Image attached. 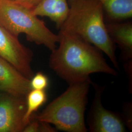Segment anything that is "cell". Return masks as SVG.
Here are the masks:
<instances>
[{
	"label": "cell",
	"instance_id": "9c48e42d",
	"mask_svg": "<svg viewBox=\"0 0 132 132\" xmlns=\"http://www.w3.org/2000/svg\"><path fill=\"white\" fill-rule=\"evenodd\" d=\"M109 36L121 50L125 61L132 60V23L131 21L106 23Z\"/></svg>",
	"mask_w": 132,
	"mask_h": 132
},
{
	"label": "cell",
	"instance_id": "3957f363",
	"mask_svg": "<svg viewBox=\"0 0 132 132\" xmlns=\"http://www.w3.org/2000/svg\"><path fill=\"white\" fill-rule=\"evenodd\" d=\"M92 80L69 84L60 95L54 99L38 114L32 117L67 132H86L85 112Z\"/></svg>",
	"mask_w": 132,
	"mask_h": 132
},
{
	"label": "cell",
	"instance_id": "6da1fadb",
	"mask_svg": "<svg viewBox=\"0 0 132 132\" xmlns=\"http://www.w3.org/2000/svg\"><path fill=\"white\" fill-rule=\"evenodd\" d=\"M58 35L59 46L52 52L49 66L69 84L90 79L94 73L118 74L97 47L70 32L59 30Z\"/></svg>",
	"mask_w": 132,
	"mask_h": 132
},
{
	"label": "cell",
	"instance_id": "ba28073f",
	"mask_svg": "<svg viewBox=\"0 0 132 132\" xmlns=\"http://www.w3.org/2000/svg\"><path fill=\"white\" fill-rule=\"evenodd\" d=\"M31 90L30 79L0 57V92L26 97Z\"/></svg>",
	"mask_w": 132,
	"mask_h": 132
},
{
	"label": "cell",
	"instance_id": "8fae6325",
	"mask_svg": "<svg viewBox=\"0 0 132 132\" xmlns=\"http://www.w3.org/2000/svg\"><path fill=\"white\" fill-rule=\"evenodd\" d=\"M104 11L105 23L118 22L131 19L132 0H97Z\"/></svg>",
	"mask_w": 132,
	"mask_h": 132
},
{
	"label": "cell",
	"instance_id": "7c38bea8",
	"mask_svg": "<svg viewBox=\"0 0 132 132\" xmlns=\"http://www.w3.org/2000/svg\"><path fill=\"white\" fill-rule=\"evenodd\" d=\"M26 110L23 121L24 126L28 123L33 114L47 100L45 90H31L26 96Z\"/></svg>",
	"mask_w": 132,
	"mask_h": 132
},
{
	"label": "cell",
	"instance_id": "277c9868",
	"mask_svg": "<svg viewBox=\"0 0 132 132\" xmlns=\"http://www.w3.org/2000/svg\"><path fill=\"white\" fill-rule=\"evenodd\" d=\"M0 24L18 37L24 33L28 41L43 45L51 52L57 47L59 36L47 28L32 10L11 0H0Z\"/></svg>",
	"mask_w": 132,
	"mask_h": 132
},
{
	"label": "cell",
	"instance_id": "5bb4252c",
	"mask_svg": "<svg viewBox=\"0 0 132 132\" xmlns=\"http://www.w3.org/2000/svg\"><path fill=\"white\" fill-rule=\"evenodd\" d=\"M125 118L124 121L125 125L132 130V105L130 103H128L125 106Z\"/></svg>",
	"mask_w": 132,
	"mask_h": 132
},
{
	"label": "cell",
	"instance_id": "9a60e30c",
	"mask_svg": "<svg viewBox=\"0 0 132 132\" xmlns=\"http://www.w3.org/2000/svg\"><path fill=\"white\" fill-rule=\"evenodd\" d=\"M15 2L23 5L30 10L33 9L38 5L42 0H11Z\"/></svg>",
	"mask_w": 132,
	"mask_h": 132
},
{
	"label": "cell",
	"instance_id": "8992f818",
	"mask_svg": "<svg viewBox=\"0 0 132 132\" xmlns=\"http://www.w3.org/2000/svg\"><path fill=\"white\" fill-rule=\"evenodd\" d=\"M33 52L0 24V57L30 79L34 75L31 63Z\"/></svg>",
	"mask_w": 132,
	"mask_h": 132
},
{
	"label": "cell",
	"instance_id": "52a82bcc",
	"mask_svg": "<svg viewBox=\"0 0 132 132\" xmlns=\"http://www.w3.org/2000/svg\"><path fill=\"white\" fill-rule=\"evenodd\" d=\"M26 97L0 93V132H23Z\"/></svg>",
	"mask_w": 132,
	"mask_h": 132
},
{
	"label": "cell",
	"instance_id": "30bf717a",
	"mask_svg": "<svg viewBox=\"0 0 132 132\" xmlns=\"http://www.w3.org/2000/svg\"><path fill=\"white\" fill-rule=\"evenodd\" d=\"M31 10L37 16L48 18L59 30L68 16L70 7L68 0H42Z\"/></svg>",
	"mask_w": 132,
	"mask_h": 132
},
{
	"label": "cell",
	"instance_id": "4fadbf2b",
	"mask_svg": "<svg viewBox=\"0 0 132 132\" xmlns=\"http://www.w3.org/2000/svg\"><path fill=\"white\" fill-rule=\"evenodd\" d=\"M30 83L31 90H45L49 84L47 76L42 72L34 75L30 79Z\"/></svg>",
	"mask_w": 132,
	"mask_h": 132
},
{
	"label": "cell",
	"instance_id": "5b68a950",
	"mask_svg": "<svg viewBox=\"0 0 132 132\" xmlns=\"http://www.w3.org/2000/svg\"><path fill=\"white\" fill-rule=\"evenodd\" d=\"M92 84L95 93L87 120L88 130L91 132H126L122 117L118 113L105 108L102 104L104 87L93 82Z\"/></svg>",
	"mask_w": 132,
	"mask_h": 132
},
{
	"label": "cell",
	"instance_id": "7a4b0ae2",
	"mask_svg": "<svg viewBox=\"0 0 132 132\" xmlns=\"http://www.w3.org/2000/svg\"><path fill=\"white\" fill-rule=\"evenodd\" d=\"M68 2L69 13L59 30L74 34L99 48L119 71L117 46L107 32L101 3L97 0H68Z\"/></svg>",
	"mask_w": 132,
	"mask_h": 132
}]
</instances>
